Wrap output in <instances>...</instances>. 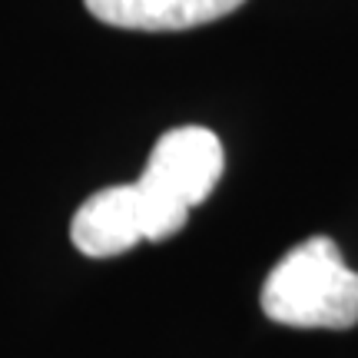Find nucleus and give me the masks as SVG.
<instances>
[{
    "label": "nucleus",
    "mask_w": 358,
    "mask_h": 358,
    "mask_svg": "<svg viewBox=\"0 0 358 358\" xmlns=\"http://www.w3.org/2000/svg\"><path fill=\"white\" fill-rule=\"evenodd\" d=\"M182 226L186 219L163 209L140 182H127L93 192L70 222V239L83 256L110 259L129 252L136 243L169 239Z\"/></svg>",
    "instance_id": "f03ea898"
},
{
    "label": "nucleus",
    "mask_w": 358,
    "mask_h": 358,
    "mask_svg": "<svg viewBox=\"0 0 358 358\" xmlns=\"http://www.w3.org/2000/svg\"><path fill=\"white\" fill-rule=\"evenodd\" d=\"M83 3L96 20L123 30H186L226 17L243 0H83Z\"/></svg>",
    "instance_id": "20e7f679"
},
{
    "label": "nucleus",
    "mask_w": 358,
    "mask_h": 358,
    "mask_svg": "<svg viewBox=\"0 0 358 358\" xmlns=\"http://www.w3.org/2000/svg\"><path fill=\"white\" fill-rule=\"evenodd\" d=\"M262 312L292 329H352L358 322V272L329 236H312L272 266Z\"/></svg>",
    "instance_id": "f257e3e1"
},
{
    "label": "nucleus",
    "mask_w": 358,
    "mask_h": 358,
    "mask_svg": "<svg viewBox=\"0 0 358 358\" xmlns=\"http://www.w3.org/2000/svg\"><path fill=\"white\" fill-rule=\"evenodd\" d=\"M226 166L222 143L206 127H176L156 140L143 176L136 179L159 206L189 219V209L209 199Z\"/></svg>",
    "instance_id": "7ed1b4c3"
}]
</instances>
